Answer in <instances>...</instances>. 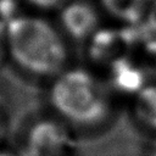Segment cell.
<instances>
[{
	"label": "cell",
	"mask_w": 156,
	"mask_h": 156,
	"mask_svg": "<svg viewBox=\"0 0 156 156\" xmlns=\"http://www.w3.org/2000/svg\"><path fill=\"white\" fill-rule=\"evenodd\" d=\"M10 55L18 71L33 77L58 74L66 61L65 46L54 28L33 17L12 18L7 26Z\"/></svg>",
	"instance_id": "cell-1"
},
{
	"label": "cell",
	"mask_w": 156,
	"mask_h": 156,
	"mask_svg": "<svg viewBox=\"0 0 156 156\" xmlns=\"http://www.w3.org/2000/svg\"><path fill=\"white\" fill-rule=\"evenodd\" d=\"M49 102L61 119L87 127L98 124L108 112L102 87L83 69L57 74L49 90Z\"/></svg>",
	"instance_id": "cell-2"
},
{
	"label": "cell",
	"mask_w": 156,
	"mask_h": 156,
	"mask_svg": "<svg viewBox=\"0 0 156 156\" xmlns=\"http://www.w3.org/2000/svg\"><path fill=\"white\" fill-rule=\"evenodd\" d=\"M76 149L73 134L56 118L41 117L33 121L23 136L24 156H71Z\"/></svg>",
	"instance_id": "cell-3"
},
{
	"label": "cell",
	"mask_w": 156,
	"mask_h": 156,
	"mask_svg": "<svg viewBox=\"0 0 156 156\" xmlns=\"http://www.w3.org/2000/svg\"><path fill=\"white\" fill-rule=\"evenodd\" d=\"M135 38V33L129 29L100 30L93 38L90 56L96 62L111 66L112 63L128 57Z\"/></svg>",
	"instance_id": "cell-4"
},
{
	"label": "cell",
	"mask_w": 156,
	"mask_h": 156,
	"mask_svg": "<svg viewBox=\"0 0 156 156\" xmlns=\"http://www.w3.org/2000/svg\"><path fill=\"white\" fill-rule=\"evenodd\" d=\"M110 67L111 85L117 91L136 95L146 87V72L143 69L141 66H138L129 61L128 57L112 63Z\"/></svg>",
	"instance_id": "cell-5"
},
{
	"label": "cell",
	"mask_w": 156,
	"mask_h": 156,
	"mask_svg": "<svg viewBox=\"0 0 156 156\" xmlns=\"http://www.w3.org/2000/svg\"><path fill=\"white\" fill-rule=\"evenodd\" d=\"M62 23L65 28L77 39L88 37L98 23L95 11L85 4H72L62 12Z\"/></svg>",
	"instance_id": "cell-6"
},
{
	"label": "cell",
	"mask_w": 156,
	"mask_h": 156,
	"mask_svg": "<svg viewBox=\"0 0 156 156\" xmlns=\"http://www.w3.org/2000/svg\"><path fill=\"white\" fill-rule=\"evenodd\" d=\"M134 113L141 124L156 132V85H146L135 95Z\"/></svg>",
	"instance_id": "cell-7"
},
{
	"label": "cell",
	"mask_w": 156,
	"mask_h": 156,
	"mask_svg": "<svg viewBox=\"0 0 156 156\" xmlns=\"http://www.w3.org/2000/svg\"><path fill=\"white\" fill-rule=\"evenodd\" d=\"M105 7L116 17L124 21L136 22L141 17L145 0H102Z\"/></svg>",
	"instance_id": "cell-8"
},
{
	"label": "cell",
	"mask_w": 156,
	"mask_h": 156,
	"mask_svg": "<svg viewBox=\"0 0 156 156\" xmlns=\"http://www.w3.org/2000/svg\"><path fill=\"white\" fill-rule=\"evenodd\" d=\"M143 69L146 74L156 77V40L146 43L143 51Z\"/></svg>",
	"instance_id": "cell-9"
},
{
	"label": "cell",
	"mask_w": 156,
	"mask_h": 156,
	"mask_svg": "<svg viewBox=\"0 0 156 156\" xmlns=\"http://www.w3.org/2000/svg\"><path fill=\"white\" fill-rule=\"evenodd\" d=\"M16 9L15 0H0V20L2 22H10L13 18V12Z\"/></svg>",
	"instance_id": "cell-10"
},
{
	"label": "cell",
	"mask_w": 156,
	"mask_h": 156,
	"mask_svg": "<svg viewBox=\"0 0 156 156\" xmlns=\"http://www.w3.org/2000/svg\"><path fill=\"white\" fill-rule=\"evenodd\" d=\"M0 156H24V154L22 152V150H15L0 144Z\"/></svg>",
	"instance_id": "cell-11"
},
{
	"label": "cell",
	"mask_w": 156,
	"mask_h": 156,
	"mask_svg": "<svg viewBox=\"0 0 156 156\" xmlns=\"http://www.w3.org/2000/svg\"><path fill=\"white\" fill-rule=\"evenodd\" d=\"M29 2H32L33 5L35 6H39V7H52L55 5H57L61 0H28Z\"/></svg>",
	"instance_id": "cell-12"
},
{
	"label": "cell",
	"mask_w": 156,
	"mask_h": 156,
	"mask_svg": "<svg viewBox=\"0 0 156 156\" xmlns=\"http://www.w3.org/2000/svg\"><path fill=\"white\" fill-rule=\"evenodd\" d=\"M6 111L2 106V104L0 102V141L4 136V133H5V129H6Z\"/></svg>",
	"instance_id": "cell-13"
},
{
	"label": "cell",
	"mask_w": 156,
	"mask_h": 156,
	"mask_svg": "<svg viewBox=\"0 0 156 156\" xmlns=\"http://www.w3.org/2000/svg\"><path fill=\"white\" fill-rule=\"evenodd\" d=\"M147 22H149V26L151 29L156 30V0L154 1L151 9H150V12H149V17H147Z\"/></svg>",
	"instance_id": "cell-14"
},
{
	"label": "cell",
	"mask_w": 156,
	"mask_h": 156,
	"mask_svg": "<svg viewBox=\"0 0 156 156\" xmlns=\"http://www.w3.org/2000/svg\"><path fill=\"white\" fill-rule=\"evenodd\" d=\"M145 156H156V138L152 139L145 150Z\"/></svg>",
	"instance_id": "cell-15"
},
{
	"label": "cell",
	"mask_w": 156,
	"mask_h": 156,
	"mask_svg": "<svg viewBox=\"0 0 156 156\" xmlns=\"http://www.w3.org/2000/svg\"><path fill=\"white\" fill-rule=\"evenodd\" d=\"M4 23L0 20V66H1V61H2V56H4V45H2V37H4Z\"/></svg>",
	"instance_id": "cell-16"
}]
</instances>
